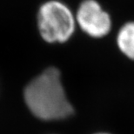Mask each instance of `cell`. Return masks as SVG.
Instances as JSON below:
<instances>
[{
    "label": "cell",
    "mask_w": 134,
    "mask_h": 134,
    "mask_svg": "<svg viewBox=\"0 0 134 134\" xmlns=\"http://www.w3.org/2000/svg\"><path fill=\"white\" fill-rule=\"evenodd\" d=\"M26 106L37 119L44 121L64 120L74 114L57 67L50 66L36 76L24 89Z\"/></svg>",
    "instance_id": "obj_1"
},
{
    "label": "cell",
    "mask_w": 134,
    "mask_h": 134,
    "mask_svg": "<svg viewBox=\"0 0 134 134\" xmlns=\"http://www.w3.org/2000/svg\"><path fill=\"white\" fill-rule=\"evenodd\" d=\"M36 26L47 44H65L77 30L74 9L64 0H44L37 9Z\"/></svg>",
    "instance_id": "obj_2"
},
{
    "label": "cell",
    "mask_w": 134,
    "mask_h": 134,
    "mask_svg": "<svg viewBox=\"0 0 134 134\" xmlns=\"http://www.w3.org/2000/svg\"><path fill=\"white\" fill-rule=\"evenodd\" d=\"M116 44L125 58L134 61V18H127L118 29Z\"/></svg>",
    "instance_id": "obj_4"
},
{
    "label": "cell",
    "mask_w": 134,
    "mask_h": 134,
    "mask_svg": "<svg viewBox=\"0 0 134 134\" xmlns=\"http://www.w3.org/2000/svg\"><path fill=\"white\" fill-rule=\"evenodd\" d=\"M95 134H110V133H106V132H99V133H95Z\"/></svg>",
    "instance_id": "obj_5"
},
{
    "label": "cell",
    "mask_w": 134,
    "mask_h": 134,
    "mask_svg": "<svg viewBox=\"0 0 134 134\" xmlns=\"http://www.w3.org/2000/svg\"><path fill=\"white\" fill-rule=\"evenodd\" d=\"M77 28L87 37L102 39L113 29V18L99 0H81L74 9Z\"/></svg>",
    "instance_id": "obj_3"
}]
</instances>
